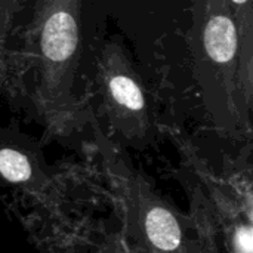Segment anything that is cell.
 <instances>
[{
    "instance_id": "1",
    "label": "cell",
    "mask_w": 253,
    "mask_h": 253,
    "mask_svg": "<svg viewBox=\"0 0 253 253\" xmlns=\"http://www.w3.org/2000/svg\"><path fill=\"white\" fill-rule=\"evenodd\" d=\"M194 56L208 105L224 125L248 119L251 102L240 74L237 27L227 0H196Z\"/></svg>"
},
{
    "instance_id": "2",
    "label": "cell",
    "mask_w": 253,
    "mask_h": 253,
    "mask_svg": "<svg viewBox=\"0 0 253 253\" xmlns=\"http://www.w3.org/2000/svg\"><path fill=\"white\" fill-rule=\"evenodd\" d=\"M122 191L127 228L142 253H196L179 218L142 182L127 181Z\"/></svg>"
},
{
    "instance_id": "3",
    "label": "cell",
    "mask_w": 253,
    "mask_h": 253,
    "mask_svg": "<svg viewBox=\"0 0 253 253\" xmlns=\"http://www.w3.org/2000/svg\"><path fill=\"white\" fill-rule=\"evenodd\" d=\"M80 0H49L40 22V55L44 82L52 90L68 84L67 76L74 67L79 50Z\"/></svg>"
},
{
    "instance_id": "4",
    "label": "cell",
    "mask_w": 253,
    "mask_h": 253,
    "mask_svg": "<svg viewBox=\"0 0 253 253\" xmlns=\"http://www.w3.org/2000/svg\"><path fill=\"white\" fill-rule=\"evenodd\" d=\"M104 83L108 105L114 116L119 120H126L130 127L135 122L139 130L144 129L145 98L135 77L127 70L113 67L108 62L104 71Z\"/></svg>"
},
{
    "instance_id": "5",
    "label": "cell",
    "mask_w": 253,
    "mask_h": 253,
    "mask_svg": "<svg viewBox=\"0 0 253 253\" xmlns=\"http://www.w3.org/2000/svg\"><path fill=\"white\" fill-rule=\"evenodd\" d=\"M231 9L240 46V74L248 101H252V0H227Z\"/></svg>"
}]
</instances>
